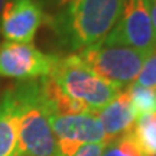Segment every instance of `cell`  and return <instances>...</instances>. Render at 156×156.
<instances>
[{"label":"cell","mask_w":156,"mask_h":156,"mask_svg":"<svg viewBox=\"0 0 156 156\" xmlns=\"http://www.w3.org/2000/svg\"><path fill=\"white\" fill-rule=\"evenodd\" d=\"M124 0H74L46 17L59 44L71 52L103 42L120 19Z\"/></svg>","instance_id":"1"},{"label":"cell","mask_w":156,"mask_h":156,"mask_svg":"<svg viewBox=\"0 0 156 156\" xmlns=\"http://www.w3.org/2000/svg\"><path fill=\"white\" fill-rule=\"evenodd\" d=\"M17 112L16 156H61L51 127L52 114L45 100L41 78L10 87Z\"/></svg>","instance_id":"2"},{"label":"cell","mask_w":156,"mask_h":156,"mask_svg":"<svg viewBox=\"0 0 156 156\" xmlns=\"http://www.w3.org/2000/svg\"><path fill=\"white\" fill-rule=\"evenodd\" d=\"M48 77L67 97L83 103L93 113L100 112L122 91L120 87L97 77L77 54L56 55Z\"/></svg>","instance_id":"3"},{"label":"cell","mask_w":156,"mask_h":156,"mask_svg":"<svg viewBox=\"0 0 156 156\" xmlns=\"http://www.w3.org/2000/svg\"><path fill=\"white\" fill-rule=\"evenodd\" d=\"M77 55L97 77L123 88L124 85L133 84L151 54L100 42L80 51Z\"/></svg>","instance_id":"4"},{"label":"cell","mask_w":156,"mask_h":156,"mask_svg":"<svg viewBox=\"0 0 156 156\" xmlns=\"http://www.w3.org/2000/svg\"><path fill=\"white\" fill-rule=\"evenodd\" d=\"M103 44L152 54L156 46V30L151 19L149 0H124L120 19Z\"/></svg>","instance_id":"5"},{"label":"cell","mask_w":156,"mask_h":156,"mask_svg":"<svg viewBox=\"0 0 156 156\" xmlns=\"http://www.w3.org/2000/svg\"><path fill=\"white\" fill-rule=\"evenodd\" d=\"M56 55L39 51L32 42L0 44V77L32 81L44 78L51 73Z\"/></svg>","instance_id":"6"},{"label":"cell","mask_w":156,"mask_h":156,"mask_svg":"<svg viewBox=\"0 0 156 156\" xmlns=\"http://www.w3.org/2000/svg\"><path fill=\"white\" fill-rule=\"evenodd\" d=\"M51 127L61 156H74L88 143H106L104 130L95 113L51 114Z\"/></svg>","instance_id":"7"},{"label":"cell","mask_w":156,"mask_h":156,"mask_svg":"<svg viewBox=\"0 0 156 156\" xmlns=\"http://www.w3.org/2000/svg\"><path fill=\"white\" fill-rule=\"evenodd\" d=\"M48 15L39 0H6L0 16V35L9 42H32Z\"/></svg>","instance_id":"8"},{"label":"cell","mask_w":156,"mask_h":156,"mask_svg":"<svg viewBox=\"0 0 156 156\" xmlns=\"http://www.w3.org/2000/svg\"><path fill=\"white\" fill-rule=\"evenodd\" d=\"M95 114L103 126L106 143L113 139L122 137L124 134H129L137 119L130 106V100H129L126 88H122V91L106 107H103Z\"/></svg>","instance_id":"9"},{"label":"cell","mask_w":156,"mask_h":156,"mask_svg":"<svg viewBox=\"0 0 156 156\" xmlns=\"http://www.w3.org/2000/svg\"><path fill=\"white\" fill-rule=\"evenodd\" d=\"M17 151V112L7 90L0 100V156H16Z\"/></svg>","instance_id":"10"},{"label":"cell","mask_w":156,"mask_h":156,"mask_svg":"<svg viewBox=\"0 0 156 156\" xmlns=\"http://www.w3.org/2000/svg\"><path fill=\"white\" fill-rule=\"evenodd\" d=\"M130 136L143 156H156V113L137 117Z\"/></svg>","instance_id":"11"},{"label":"cell","mask_w":156,"mask_h":156,"mask_svg":"<svg viewBox=\"0 0 156 156\" xmlns=\"http://www.w3.org/2000/svg\"><path fill=\"white\" fill-rule=\"evenodd\" d=\"M136 117L152 114L156 112V88H147L137 84H130L126 87Z\"/></svg>","instance_id":"12"},{"label":"cell","mask_w":156,"mask_h":156,"mask_svg":"<svg viewBox=\"0 0 156 156\" xmlns=\"http://www.w3.org/2000/svg\"><path fill=\"white\" fill-rule=\"evenodd\" d=\"M101 156H143L140 149L137 147L133 137L129 134H124L122 137L113 139L107 142L103 149Z\"/></svg>","instance_id":"13"},{"label":"cell","mask_w":156,"mask_h":156,"mask_svg":"<svg viewBox=\"0 0 156 156\" xmlns=\"http://www.w3.org/2000/svg\"><path fill=\"white\" fill-rule=\"evenodd\" d=\"M134 84L142 85V87H147V88H156V52L155 51L147 56V59L143 64V67L140 69Z\"/></svg>","instance_id":"14"},{"label":"cell","mask_w":156,"mask_h":156,"mask_svg":"<svg viewBox=\"0 0 156 156\" xmlns=\"http://www.w3.org/2000/svg\"><path fill=\"white\" fill-rule=\"evenodd\" d=\"M106 143H88L81 146L74 156H101Z\"/></svg>","instance_id":"15"},{"label":"cell","mask_w":156,"mask_h":156,"mask_svg":"<svg viewBox=\"0 0 156 156\" xmlns=\"http://www.w3.org/2000/svg\"><path fill=\"white\" fill-rule=\"evenodd\" d=\"M39 2L42 3V6L46 5L48 7H51V9H55L56 12H59V10H62L64 7H67L74 0H39Z\"/></svg>","instance_id":"16"},{"label":"cell","mask_w":156,"mask_h":156,"mask_svg":"<svg viewBox=\"0 0 156 156\" xmlns=\"http://www.w3.org/2000/svg\"><path fill=\"white\" fill-rule=\"evenodd\" d=\"M149 12H151V19L152 23H153V28L156 30V0H149ZM153 51L156 52V46Z\"/></svg>","instance_id":"17"},{"label":"cell","mask_w":156,"mask_h":156,"mask_svg":"<svg viewBox=\"0 0 156 156\" xmlns=\"http://www.w3.org/2000/svg\"><path fill=\"white\" fill-rule=\"evenodd\" d=\"M5 3H6V0H0V16H2V10L5 7Z\"/></svg>","instance_id":"18"}]
</instances>
